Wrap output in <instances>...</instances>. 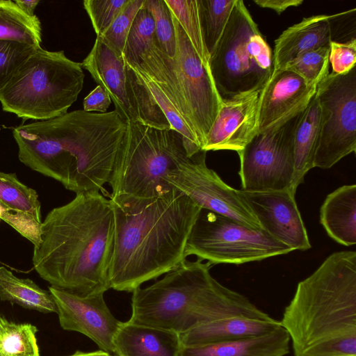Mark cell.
<instances>
[{"label":"cell","mask_w":356,"mask_h":356,"mask_svg":"<svg viewBox=\"0 0 356 356\" xmlns=\"http://www.w3.org/2000/svg\"><path fill=\"white\" fill-rule=\"evenodd\" d=\"M128 124L115 110H76L19 125L13 134L19 161L33 170L76 194L106 193Z\"/></svg>","instance_id":"cell-1"},{"label":"cell","mask_w":356,"mask_h":356,"mask_svg":"<svg viewBox=\"0 0 356 356\" xmlns=\"http://www.w3.org/2000/svg\"><path fill=\"white\" fill-rule=\"evenodd\" d=\"M112 201L115 230L110 288L133 292L186 259V243L201 207L173 188L155 197Z\"/></svg>","instance_id":"cell-2"},{"label":"cell","mask_w":356,"mask_h":356,"mask_svg":"<svg viewBox=\"0 0 356 356\" xmlns=\"http://www.w3.org/2000/svg\"><path fill=\"white\" fill-rule=\"evenodd\" d=\"M112 201L99 192L76 194L41 225L33 264L52 286L80 296L105 293L114 244Z\"/></svg>","instance_id":"cell-3"},{"label":"cell","mask_w":356,"mask_h":356,"mask_svg":"<svg viewBox=\"0 0 356 356\" xmlns=\"http://www.w3.org/2000/svg\"><path fill=\"white\" fill-rule=\"evenodd\" d=\"M294 356H356V252H336L300 281L280 321Z\"/></svg>","instance_id":"cell-4"},{"label":"cell","mask_w":356,"mask_h":356,"mask_svg":"<svg viewBox=\"0 0 356 356\" xmlns=\"http://www.w3.org/2000/svg\"><path fill=\"white\" fill-rule=\"evenodd\" d=\"M210 264L186 259L163 278L132 293L129 322L184 334L220 319L273 318L243 295L219 283Z\"/></svg>","instance_id":"cell-5"},{"label":"cell","mask_w":356,"mask_h":356,"mask_svg":"<svg viewBox=\"0 0 356 356\" xmlns=\"http://www.w3.org/2000/svg\"><path fill=\"white\" fill-rule=\"evenodd\" d=\"M81 63L63 51L37 48L0 91L4 111L24 120H49L67 113L82 90Z\"/></svg>","instance_id":"cell-6"},{"label":"cell","mask_w":356,"mask_h":356,"mask_svg":"<svg viewBox=\"0 0 356 356\" xmlns=\"http://www.w3.org/2000/svg\"><path fill=\"white\" fill-rule=\"evenodd\" d=\"M187 157L184 138L177 131L129 123L108 181L110 197L164 195L174 188L167 175Z\"/></svg>","instance_id":"cell-7"},{"label":"cell","mask_w":356,"mask_h":356,"mask_svg":"<svg viewBox=\"0 0 356 356\" xmlns=\"http://www.w3.org/2000/svg\"><path fill=\"white\" fill-rule=\"evenodd\" d=\"M209 66L222 98L261 90L273 72V54L243 1L236 0Z\"/></svg>","instance_id":"cell-8"},{"label":"cell","mask_w":356,"mask_h":356,"mask_svg":"<svg viewBox=\"0 0 356 356\" xmlns=\"http://www.w3.org/2000/svg\"><path fill=\"white\" fill-rule=\"evenodd\" d=\"M292 251L263 229L249 228L230 218L201 209L188 236L185 255H195L210 265H238Z\"/></svg>","instance_id":"cell-9"},{"label":"cell","mask_w":356,"mask_h":356,"mask_svg":"<svg viewBox=\"0 0 356 356\" xmlns=\"http://www.w3.org/2000/svg\"><path fill=\"white\" fill-rule=\"evenodd\" d=\"M172 19L176 49L174 58L163 54L168 82L179 96L184 118L197 135L202 149L219 112L222 97L216 88L209 67L200 59L172 14Z\"/></svg>","instance_id":"cell-10"},{"label":"cell","mask_w":356,"mask_h":356,"mask_svg":"<svg viewBox=\"0 0 356 356\" xmlns=\"http://www.w3.org/2000/svg\"><path fill=\"white\" fill-rule=\"evenodd\" d=\"M322 125L314 168L329 169L356 150V67L330 72L317 85Z\"/></svg>","instance_id":"cell-11"},{"label":"cell","mask_w":356,"mask_h":356,"mask_svg":"<svg viewBox=\"0 0 356 356\" xmlns=\"http://www.w3.org/2000/svg\"><path fill=\"white\" fill-rule=\"evenodd\" d=\"M302 111L278 127L257 133L238 152L242 191L290 190L294 173V135Z\"/></svg>","instance_id":"cell-12"},{"label":"cell","mask_w":356,"mask_h":356,"mask_svg":"<svg viewBox=\"0 0 356 356\" xmlns=\"http://www.w3.org/2000/svg\"><path fill=\"white\" fill-rule=\"evenodd\" d=\"M207 152L187 157L167 175L166 181L202 209L227 216L255 230L261 227L242 200L238 190L225 184L206 164Z\"/></svg>","instance_id":"cell-13"},{"label":"cell","mask_w":356,"mask_h":356,"mask_svg":"<svg viewBox=\"0 0 356 356\" xmlns=\"http://www.w3.org/2000/svg\"><path fill=\"white\" fill-rule=\"evenodd\" d=\"M60 327L79 332L93 341L99 350L114 353L113 339L121 324L106 304L104 293L80 296L49 286Z\"/></svg>","instance_id":"cell-14"},{"label":"cell","mask_w":356,"mask_h":356,"mask_svg":"<svg viewBox=\"0 0 356 356\" xmlns=\"http://www.w3.org/2000/svg\"><path fill=\"white\" fill-rule=\"evenodd\" d=\"M242 200L261 229L293 250L312 248L306 227L290 190L247 192L238 190Z\"/></svg>","instance_id":"cell-15"},{"label":"cell","mask_w":356,"mask_h":356,"mask_svg":"<svg viewBox=\"0 0 356 356\" xmlns=\"http://www.w3.org/2000/svg\"><path fill=\"white\" fill-rule=\"evenodd\" d=\"M261 90L222 98L218 115L205 139L202 150H231L237 153L258 131Z\"/></svg>","instance_id":"cell-16"},{"label":"cell","mask_w":356,"mask_h":356,"mask_svg":"<svg viewBox=\"0 0 356 356\" xmlns=\"http://www.w3.org/2000/svg\"><path fill=\"white\" fill-rule=\"evenodd\" d=\"M316 86L290 70H273L259 93L257 133L278 127L302 111Z\"/></svg>","instance_id":"cell-17"},{"label":"cell","mask_w":356,"mask_h":356,"mask_svg":"<svg viewBox=\"0 0 356 356\" xmlns=\"http://www.w3.org/2000/svg\"><path fill=\"white\" fill-rule=\"evenodd\" d=\"M81 63L82 68L107 92L115 111L127 123L136 122L127 94V67L122 56L115 53L97 36L90 53Z\"/></svg>","instance_id":"cell-18"},{"label":"cell","mask_w":356,"mask_h":356,"mask_svg":"<svg viewBox=\"0 0 356 356\" xmlns=\"http://www.w3.org/2000/svg\"><path fill=\"white\" fill-rule=\"evenodd\" d=\"M333 15H316L304 17L286 30L275 40L273 70H280L299 55L329 44L332 40Z\"/></svg>","instance_id":"cell-19"},{"label":"cell","mask_w":356,"mask_h":356,"mask_svg":"<svg viewBox=\"0 0 356 356\" xmlns=\"http://www.w3.org/2000/svg\"><path fill=\"white\" fill-rule=\"evenodd\" d=\"M117 356H180L179 334L129 321L121 324L113 339Z\"/></svg>","instance_id":"cell-20"},{"label":"cell","mask_w":356,"mask_h":356,"mask_svg":"<svg viewBox=\"0 0 356 356\" xmlns=\"http://www.w3.org/2000/svg\"><path fill=\"white\" fill-rule=\"evenodd\" d=\"M290 337L280 326L256 337L208 344L182 346L180 356H286Z\"/></svg>","instance_id":"cell-21"},{"label":"cell","mask_w":356,"mask_h":356,"mask_svg":"<svg viewBox=\"0 0 356 356\" xmlns=\"http://www.w3.org/2000/svg\"><path fill=\"white\" fill-rule=\"evenodd\" d=\"M280 326V321L273 318L232 317L202 325L179 336L182 346H192L262 335Z\"/></svg>","instance_id":"cell-22"},{"label":"cell","mask_w":356,"mask_h":356,"mask_svg":"<svg viewBox=\"0 0 356 356\" xmlns=\"http://www.w3.org/2000/svg\"><path fill=\"white\" fill-rule=\"evenodd\" d=\"M320 222L338 243H356L355 184L342 186L327 195L321 207Z\"/></svg>","instance_id":"cell-23"},{"label":"cell","mask_w":356,"mask_h":356,"mask_svg":"<svg viewBox=\"0 0 356 356\" xmlns=\"http://www.w3.org/2000/svg\"><path fill=\"white\" fill-rule=\"evenodd\" d=\"M322 125V114L316 93L302 111L294 135V173L290 187L296 194L307 172L314 168Z\"/></svg>","instance_id":"cell-24"},{"label":"cell","mask_w":356,"mask_h":356,"mask_svg":"<svg viewBox=\"0 0 356 356\" xmlns=\"http://www.w3.org/2000/svg\"><path fill=\"white\" fill-rule=\"evenodd\" d=\"M0 300L25 309L49 314L57 313L54 298L29 278H19L4 266H0Z\"/></svg>","instance_id":"cell-25"},{"label":"cell","mask_w":356,"mask_h":356,"mask_svg":"<svg viewBox=\"0 0 356 356\" xmlns=\"http://www.w3.org/2000/svg\"><path fill=\"white\" fill-rule=\"evenodd\" d=\"M0 40L41 47L40 21L24 13L15 1L0 0Z\"/></svg>","instance_id":"cell-26"},{"label":"cell","mask_w":356,"mask_h":356,"mask_svg":"<svg viewBox=\"0 0 356 356\" xmlns=\"http://www.w3.org/2000/svg\"><path fill=\"white\" fill-rule=\"evenodd\" d=\"M126 67L127 90L136 122L158 129H172L147 88L127 64Z\"/></svg>","instance_id":"cell-27"},{"label":"cell","mask_w":356,"mask_h":356,"mask_svg":"<svg viewBox=\"0 0 356 356\" xmlns=\"http://www.w3.org/2000/svg\"><path fill=\"white\" fill-rule=\"evenodd\" d=\"M0 204L9 211L41 221V206L37 192L24 185L14 173L0 171Z\"/></svg>","instance_id":"cell-28"},{"label":"cell","mask_w":356,"mask_h":356,"mask_svg":"<svg viewBox=\"0 0 356 356\" xmlns=\"http://www.w3.org/2000/svg\"><path fill=\"white\" fill-rule=\"evenodd\" d=\"M37 332L31 323H16L0 316V356H40Z\"/></svg>","instance_id":"cell-29"},{"label":"cell","mask_w":356,"mask_h":356,"mask_svg":"<svg viewBox=\"0 0 356 356\" xmlns=\"http://www.w3.org/2000/svg\"><path fill=\"white\" fill-rule=\"evenodd\" d=\"M131 69L140 82L149 91L171 128L184 137L188 156L192 157L201 152L202 149L197 135L164 92L147 76L140 71Z\"/></svg>","instance_id":"cell-30"},{"label":"cell","mask_w":356,"mask_h":356,"mask_svg":"<svg viewBox=\"0 0 356 356\" xmlns=\"http://www.w3.org/2000/svg\"><path fill=\"white\" fill-rule=\"evenodd\" d=\"M178 21L202 62L209 67V54L205 45L198 0H164Z\"/></svg>","instance_id":"cell-31"},{"label":"cell","mask_w":356,"mask_h":356,"mask_svg":"<svg viewBox=\"0 0 356 356\" xmlns=\"http://www.w3.org/2000/svg\"><path fill=\"white\" fill-rule=\"evenodd\" d=\"M236 0H198L204 40L210 54L216 47Z\"/></svg>","instance_id":"cell-32"},{"label":"cell","mask_w":356,"mask_h":356,"mask_svg":"<svg viewBox=\"0 0 356 356\" xmlns=\"http://www.w3.org/2000/svg\"><path fill=\"white\" fill-rule=\"evenodd\" d=\"M154 21L151 13L143 6L137 13L129 32L122 57L125 63H135L139 55L154 40Z\"/></svg>","instance_id":"cell-33"},{"label":"cell","mask_w":356,"mask_h":356,"mask_svg":"<svg viewBox=\"0 0 356 356\" xmlns=\"http://www.w3.org/2000/svg\"><path fill=\"white\" fill-rule=\"evenodd\" d=\"M329 54L330 44L299 55L284 69L296 73L308 85L317 86L330 73Z\"/></svg>","instance_id":"cell-34"},{"label":"cell","mask_w":356,"mask_h":356,"mask_svg":"<svg viewBox=\"0 0 356 356\" xmlns=\"http://www.w3.org/2000/svg\"><path fill=\"white\" fill-rule=\"evenodd\" d=\"M143 6L154 21V43L165 54L174 58L176 49L171 12L164 0H144Z\"/></svg>","instance_id":"cell-35"},{"label":"cell","mask_w":356,"mask_h":356,"mask_svg":"<svg viewBox=\"0 0 356 356\" xmlns=\"http://www.w3.org/2000/svg\"><path fill=\"white\" fill-rule=\"evenodd\" d=\"M144 0H129L108 29L99 37L119 56H122L126 40L135 17Z\"/></svg>","instance_id":"cell-36"},{"label":"cell","mask_w":356,"mask_h":356,"mask_svg":"<svg viewBox=\"0 0 356 356\" xmlns=\"http://www.w3.org/2000/svg\"><path fill=\"white\" fill-rule=\"evenodd\" d=\"M37 48L24 43L0 40V91Z\"/></svg>","instance_id":"cell-37"},{"label":"cell","mask_w":356,"mask_h":356,"mask_svg":"<svg viewBox=\"0 0 356 356\" xmlns=\"http://www.w3.org/2000/svg\"><path fill=\"white\" fill-rule=\"evenodd\" d=\"M129 0H85L86 10L97 36L102 35L111 26Z\"/></svg>","instance_id":"cell-38"},{"label":"cell","mask_w":356,"mask_h":356,"mask_svg":"<svg viewBox=\"0 0 356 356\" xmlns=\"http://www.w3.org/2000/svg\"><path fill=\"white\" fill-rule=\"evenodd\" d=\"M329 62L330 72L334 74H344L354 68L356 63V39L353 38L346 42H330Z\"/></svg>","instance_id":"cell-39"},{"label":"cell","mask_w":356,"mask_h":356,"mask_svg":"<svg viewBox=\"0 0 356 356\" xmlns=\"http://www.w3.org/2000/svg\"><path fill=\"white\" fill-rule=\"evenodd\" d=\"M111 99L107 92L97 85L83 99V111L91 113H106Z\"/></svg>","instance_id":"cell-40"},{"label":"cell","mask_w":356,"mask_h":356,"mask_svg":"<svg viewBox=\"0 0 356 356\" xmlns=\"http://www.w3.org/2000/svg\"><path fill=\"white\" fill-rule=\"evenodd\" d=\"M254 3L261 8H270L278 15L289 7H296L303 3V0H254Z\"/></svg>","instance_id":"cell-41"},{"label":"cell","mask_w":356,"mask_h":356,"mask_svg":"<svg viewBox=\"0 0 356 356\" xmlns=\"http://www.w3.org/2000/svg\"><path fill=\"white\" fill-rule=\"evenodd\" d=\"M15 3L27 15L30 16L35 15L34 11L39 3V0L22 1L16 0Z\"/></svg>","instance_id":"cell-42"},{"label":"cell","mask_w":356,"mask_h":356,"mask_svg":"<svg viewBox=\"0 0 356 356\" xmlns=\"http://www.w3.org/2000/svg\"><path fill=\"white\" fill-rule=\"evenodd\" d=\"M111 354H109L106 352L102 351L101 350L92 351V352H82L77 350L74 353L67 355V356H111Z\"/></svg>","instance_id":"cell-43"},{"label":"cell","mask_w":356,"mask_h":356,"mask_svg":"<svg viewBox=\"0 0 356 356\" xmlns=\"http://www.w3.org/2000/svg\"><path fill=\"white\" fill-rule=\"evenodd\" d=\"M4 210H8V209H7L6 208H5V207H4L1 204H0V220H1V213H2V212H3Z\"/></svg>","instance_id":"cell-44"},{"label":"cell","mask_w":356,"mask_h":356,"mask_svg":"<svg viewBox=\"0 0 356 356\" xmlns=\"http://www.w3.org/2000/svg\"><path fill=\"white\" fill-rule=\"evenodd\" d=\"M111 356H117V355H112Z\"/></svg>","instance_id":"cell-45"}]
</instances>
